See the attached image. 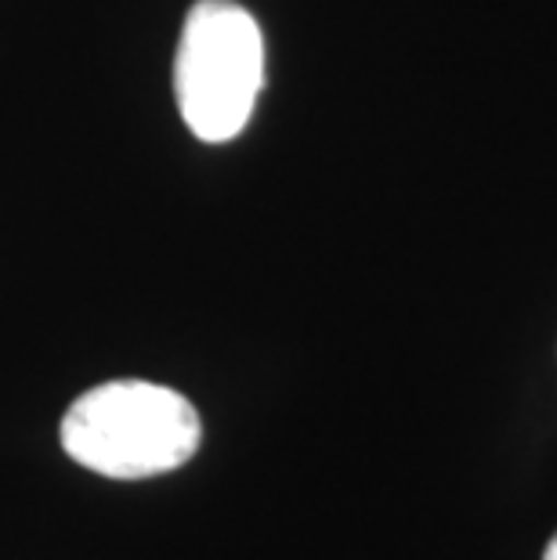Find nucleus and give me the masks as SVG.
I'll return each mask as SVG.
<instances>
[{
  "label": "nucleus",
  "instance_id": "1",
  "mask_svg": "<svg viewBox=\"0 0 557 560\" xmlns=\"http://www.w3.org/2000/svg\"><path fill=\"white\" fill-rule=\"evenodd\" d=\"M204 423L193 401L149 380H113L80 395L62 420V445L102 478L138 481L196 456Z\"/></svg>",
  "mask_w": 557,
  "mask_h": 560
},
{
  "label": "nucleus",
  "instance_id": "2",
  "mask_svg": "<svg viewBox=\"0 0 557 560\" xmlns=\"http://www.w3.org/2000/svg\"><path fill=\"white\" fill-rule=\"evenodd\" d=\"M265 88V37L235 0H199L182 30L174 91L185 127L221 145L243 135Z\"/></svg>",
  "mask_w": 557,
  "mask_h": 560
},
{
  "label": "nucleus",
  "instance_id": "3",
  "mask_svg": "<svg viewBox=\"0 0 557 560\" xmlns=\"http://www.w3.org/2000/svg\"><path fill=\"white\" fill-rule=\"evenodd\" d=\"M543 560H557V535L547 542V553H543Z\"/></svg>",
  "mask_w": 557,
  "mask_h": 560
}]
</instances>
